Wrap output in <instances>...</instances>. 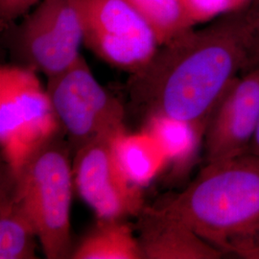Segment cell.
I'll return each mask as SVG.
<instances>
[{
	"label": "cell",
	"mask_w": 259,
	"mask_h": 259,
	"mask_svg": "<svg viewBox=\"0 0 259 259\" xmlns=\"http://www.w3.org/2000/svg\"><path fill=\"white\" fill-rule=\"evenodd\" d=\"M62 131L37 72L18 65L0 68V144L3 158L17 173L37 149Z\"/></svg>",
	"instance_id": "277c9868"
},
{
	"label": "cell",
	"mask_w": 259,
	"mask_h": 259,
	"mask_svg": "<svg viewBox=\"0 0 259 259\" xmlns=\"http://www.w3.org/2000/svg\"><path fill=\"white\" fill-rule=\"evenodd\" d=\"M141 131L157 140L168 163L176 167L185 165L203 140V136L189 125L162 116H152L142 122Z\"/></svg>",
	"instance_id": "5bb4252c"
},
{
	"label": "cell",
	"mask_w": 259,
	"mask_h": 259,
	"mask_svg": "<svg viewBox=\"0 0 259 259\" xmlns=\"http://www.w3.org/2000/svg\"><path fill=\"white\" fill-rule=\"evenodd\" d=\"M155 205L224 254L250 258L259 250V156L205 163L181 193Z\"/></svg>",
	"instance_id": "7a4b0ae2"
},
{
	"label": "cell",
	"mask_w": 259,
	"mask_h": 259,
	"mask_svg": "<svg viewBox=\"0 0 259 259\" xmlns=\"http://www.w3.org/2000/svg\"><path fill=\"white\" fill-rule=\"evenodd\" d=\"M72 259H143L135 228L125 219H99L74 246Z\"/></svg>",
	"instance_id": "4fadbf2b"
},
{
	"label": "cell",
	"mask_w": 259,
	"mask_h": 259,
	"mask_svg": "<svg viewBox=\"0 0 259 259\" xmlns=\"http://www.w3.org/2000/svg\"><path fill=\"white\" fill-rule=\"evenodd\" d=\"M152 29L159 47L192 29L181 0H128Z\"/></svg>",
	"instance_id": "9a60e30c"
},
{
	"label": "cell",
	"mask_w": 259,
	"mask_h": 259,
	"mask_svg": "<svg viewBox=\"0 0 259 259\" xmlns=\"http://www.w3.org/2000/svg\"><path fill=\"white\" fill-rule=\"evenodd\" d=\"M134 228L143 259H219L224 255L185 223L156 205H146Z\"/></svg>",
	"instance_id": "30bf717a"
},
{
	"label": "cell",
	"mask_w": 259,
	"mask_h": 259,
	"mask_svg": "<svg viewBox=\"0 0 259 259\" xmlns=\"http://www.w3.org/2000/svg\"><path fill=\"white\" fill-rule=\"evenodd\" d=\"M250 44L251 68L259 65V5L251 8L250 17Z\"/></svg>",
	"instance_id": "ac0fdd59"
},
{
	"label": "cell",
	"mask_w": 259,
	"mask_h": 259,
	"mask_svg": "<svg viewBox=\"0 0 259 259\" xmlns=\"http://www.w3.org/2000/svg\"><path fill=\"white\" fill-rule=\"evenodd\" d=\"M39 0H0L1 28H8L11 23L26 15Z\"/></svg>",
	"instance_id": "e0dca14e"
},
{
	"label": "cell",
	"mask_w": 259,
	"mask_h": 259,
	"mask_svg": "<svg viewBox=\"0 0 259 259\" xmlns=\"http://www.w3.org/2000/svg\"><path fill=\"white\" fill-rule=\"evenodd\" d=\"M249 151L259 156V123L258 126L256 128V131H255V134L253 136L252 141L250 143V150Z\"/></svg>",
	"instance_id": "d6986e66"
},
{
	"label": "cell",
	"mask_w": 259,
	"mask_h": 259,
	"mask_svg": "<svg viewBox=\"0 0 259 259\" xmlns=\"http://www.w3.org/2000/svg\"><path fill=\"white\" fill-rule=\"evenodd\" d=\"M47 79V93L72 156L95 139L127 130L126 107L95 79L83 56Z\"/></svg>",
	"instance_id": "5b68a950"
},
{
	"label": "cell",
	"mask_w": 259,
	"mask_h": 259,
	"mask_svg": "<svg viewBox=\"0 0 259 259\" xmlns=\"http://www.w3.org/2000/svg\"><path fill=\"white\" fill-rule=\"evenodd\" d=\"M72 152L63 130L12 173L14 191L33 223L48 259L71 258ZM11 171V170H10Z\"/></svg>",
	"instance_id": "3957f363"
},
{
	"label": "cell",
	"mask_w": 259,
	"mask_h": 259,
	"mask_svg": "<svg viewBox=\"0 0 259 259\" xmlns=\"http://www.w3.org/2000/svg\"><path fill=\"white\" fill-rule=\"evenodd\" d=\"M83 45L105 63L133 74L159 45L128 0H79Z\"/></svg>",
	"instance_id": "52a82bcc"
},
{
	"label": "cell",
	"mask_w": 259,
	"mask_h": 259,
	"mask_svg": "<svg viewBox=\"0 0 259 259\" xmlns=\"http://www.w3.org/2000/svg\"><path fill=\"white\" fill-rule=\"evenodd\" d=\"M253 258H259V250H257V251H255V252L253 253V255H252V257H251V259Z\"/></svg>",
	"instance_id": "44dd1931"
},
{
	"label": "cell",
	"mask_w": 259,
	"mask_h": 259,
	"mask_svg": "<svg viewBox=\"0 0 259 259\" xmlns=\"http://www.w3.org/2000/svg\"><path fill=\"white\" fill-rule=\"evenodd\" d=\"M181 2L193 24L238 10L236 0H181Z\"/></svg>",
	"instance_id": "2e32d148"
},
{
	"label": "cell",
	"mask_w": 259,
	"mask_h": 259,
	"mask_svg": "<svg viewBox=\"0 0 259 259\" xmlns=\"http://www.w3.org/2000/svg\"><path fill=\"white\" fill-rule=\"evenodd\" d=\"M114 136L101 137L75 152L74 188L99 219L137 218L146 206L143 188L118 165L111 146Z\"/></svg>",
	"instance_id": "ba28073f"
},
{
	"label": "cell",
	"mask_w": 259,
	"mask_h": 259,
	"mask_svg": "<svg viewBox=\"0 0 259 259\" xmlns=\"http://www.w3.org/2000/svg\"><path fill=\"white\" fill-rule=\"evenodd\" d=\"M259 123V65L236 78L214 108L204 130L205 163L249 152Z\"/></svg>",
	"instance_id": "9c48e42d"
},
{
	"label": "cell",
	"mask_w": 259,
	"mask_h": 259,
	"mask_svg": "<svg viewBox=\"0 0 259 259\" xmlns=\"http://www.w3.org/2000/svg\"><path fill=\"white\" fill-rule=\"evenodd\" d=\"M251 7L235 10L200 30L190 29L158 47L130 74L128 106L142 122L162 116L204 138L214 108L241 70L250 69Z\"/></svg>",
	"instance_id": "6da1fadb"
},
{
	"label": "cell",
	"mask_w": 259,
	"mask_h": 259,
	"mask_svg": "<svg viewBox=\"0 0 259 259\" xmlns=\"http://www.w3.org/2000/svg\"><path fill=\"white\" fill-rule=\"evenodd\" d=\"M37 232L17 199L13 176L5 164L0 187V259L37 258Z\"/></svg>",
	"instance_id": "8fae6325"
},
{
	"label": "cell",
	"mask_w": 259,
	"mask_h": 259,
	"mask_svg": "<svg viewBox=\"0 0 259 259\" xmlns=\"http://www.w3.org/2000/svg\"><path fill=\"white\" fill-rule=\"evenodd\" d=\"M253 1H254V0H236L238 9H243V8H248V7H250V4H251Z\"/></svg>",
	"instance_id": "ffe728a7"
},
{
	"label": "cell",
	"mask_w": 259,
	"mask_h": 259,
	"mask_svg": "<svg viewBox=\"0 0 259 259\" xmlns=\"http://www.w3.org/2000/svg\"><path fill=\"white\" fill-rule=\"evenodd\" d=\"M111 146L123 173L132 183L146 187L168 164L166 155L156 139L140 130H125L113 137Z\"/></svg>",
	"instance_id": "7c38bea8"
},
{
	"label": "cell",
	"mask_w": 259,
	"mask_h": 259,
	"mask_svg": "<svg viewBox=\"0 0 259 259\" xmlns=\"http://www.w3.org/2000/svg\"><path fill=\"white\" fill-rule=\"evenodd\" d=\"M82 44L79 0H39L16 30L10 47L18 65L49 78L74 63Z\"/></svg>",
	"instance_id": "8992f818"
}]
</instances>
